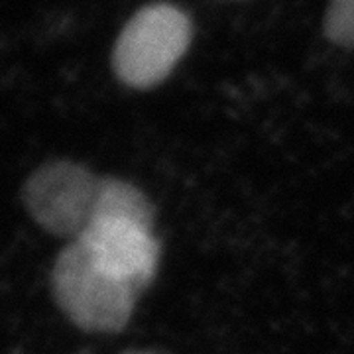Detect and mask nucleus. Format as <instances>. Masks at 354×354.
I'll return each instance as SVG.
<instances>
[{
    "label": "nucleus",
    "mask_w": 354,
    "mask_h": 354,
    "mask_svg": "<svg viewBox=\"0 0 354 354\" xmlns=\"http://www.w3.org/2000/svg\"><path fill=\"white\" fill-rule=\"evenodd\" d=\"M191 41L189 14L169 2H152L122 26L111 53V67L122 85L148 91L171 75Z\"/></svg>",
    "instance_id": "obj_1"
},
{
    "label": "nucleus",
    "mask_w": 354,
    "mask_h": 354,
    "mask_svg": "<svg viewBox=\"0 0 354 354\" xmlns=\"http://www.w3.org/2000/svg\"><path fill=\"white\" fill-rule=\"evenodd\" d=\"M50 283L55 305L81 330L118 333L134 313L136 290L106 274L79 241L55 258Z\"/></svg>",
    "instance_id": "obj_2"
},
{
    "label": "nucleus",
    "mask_w": 354,
    "mask_h": 354,
    "mask_svg": "<svg viewBox=\"0 0 354 354\" xmlns=\"http://www.w3.org/2000/svg\"><path fill=\"white\" fill-rule=\"evenodd\" d=\"M101 177L71 160H50L36 167L22 187L28 215L53 236L77 241L97 213Z\"/></svg>",
    "instance_id": "obj_3"
},
{
    "label": "nucleus",
    "mask_w": 354,
    "mask_h": 354,
    "mask_svg": "<svg viewBox=\"0 0 354 354\" xmlns=\"http://www.w3.org/2000/svg\"><path fill=\"white\" fill-rule=\"evenodd\" d=\"M106 274L138 291L156 276L160 242L152 228L134 221L99 218L77 239Z\"/></svg>",
    "instance_id": "obj_4"
},
{
    "label": "nucleus",
    "mask_w": 354,
    "mask_h": 354,
    "mask_svg": "<svg viewBox=\"0 0 354 354\" xmlns=\"http://www.w3.org/2000/svg\"><path fill=\"white\" fill-rule=\"evenodd\" d=\"M99 218H122L134 221L144 227H153V207L142 191L118 177H101V189L97 201V213L93 221Z\"/></svg>",
    "instance_id": "obj_5"
},
{
    "label": "nucleus",
    "mask_w": 354,
    "mask_h": 354,
    "mask_svg": "<svg viewBox=\"0 0 354 354\" xmlns=\"http://www.w3.org/2000/svg\"><path fill=\"white\" fill-rule=\"evenodd\" d=\"M323 32L330 44L354 48V0H329Z\"/></svg>",
    "instance_id": "obj_6"
},
{
    "label": "nucleus",
    "mask_w": 354,
    "mask_h": 354,
    "mask_svg": "<svg viewBox=\"0 0 354 354\" xmlns=\"http://www.w3.org/2000/svg\"><path fill=\"white\" fill-rule=\"evenodd\" d=\"M122 354H158V353H152V351H127V353Z\"/></svg>",
    "instance_id": "obj_7"
}]
</instances>
